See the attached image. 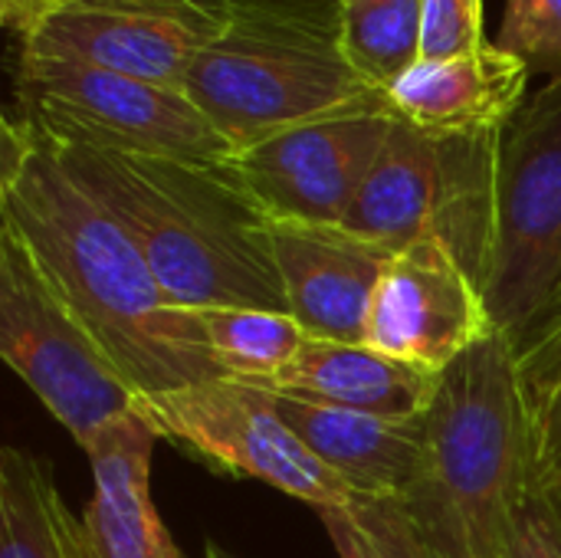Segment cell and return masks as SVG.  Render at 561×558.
I'll use <instances>...</instances> for the list:
<instances>
[{
	"mask_svg": "<svg viewBox=\"0 0 561 558\" xmlns=\"http://www.w3.org/2000/svg\"><path fill=\"white\" fill-rule=\"evenodd\" d=\"M0 227L26 247L138 398L227 378L197 309L168 303L125 227L66 171L46 135L23 115L3 122Z\"/></svg>",
	"mask_w": 561,
	"mask_h": 558,
	"instance_id": "1",
	"label": "cell"
},
{
	"mask_svg": "<svg viewBox=\"0 0 561 558\" xmlns=\"http://www.w3.org/2000/svg\"><path fill=\"white\" fill-rule=\"evenodd\" d=\"M66 171L125 227L178 309L289 312L273 220L233 164L122 155L46 135Z\"/></svg>",
	"mask_w": 561,
	"mask_h": 558,
	"instance_id": "2",
	"label": "cell"
},
{
	"mask_svg": "<svg viewBox=\"0 0 561 558\" xmlns=\"http://www.w3.org/2000/svg\"><path fill=\"white\" fill-rule=\"evenodd\" d=\"M437 234L473 273L496 335L519 349L561 312V79L490 138L450 141Z\"/></svg>",
	"mask_w": 561,
	"mask_h": 558,
	"instance_id": "3",
	"label": "cell"
},
{
	"mask_svg": "<svg viewBox=\"0 0 561 558\" xmlns=\"http://www.w3.org/2000/svg\"><path fill=\"white\" fill-rule=\"evenodd\" d=\"M533 457L519 411L513 349L473 345L444 372L427 411L424 457L401 497L421 558H510Z\"/></svg>",
	"mask_w": 561,
	"mask_h": 558,
	"instance_id": "4",
	"label": "cell"
},
{
	"mask_svg": "<svg viewBox=\"0 0 561 558\" xmlns=\"http://www.w3.org/2000/svg\"><path fill=\"white\" fill-rule=\"evenodd\" d=\"M184 92L237 151L388 95L348 59L342 0H230Z\"/></svg>",
	"mask_w": 561,
	"mask_h": 558,
	"instance_id": "5",
	"label": "cell"
},
{
	"mask_svg": "<svg viewBox=\"0 0 561 558\" xmlns=\"http://www.w3.org/2000/svg\"><path fill=\"white\" fill-rule=\"evenodd\" d=\"M16 105L56 141L207 164H227L237 155L184 89L82 62L20 56Z\"/></svg>",
	"mask_w": 561,
	"mask_h": 558,
	"instance_id": "6",
	"label": "cell"
},
{
	"mask_svg": "<svg viewBox=\"0 0 561 558\" xmlns=\"http://www.w3.org/2000/svg\"><path fill=\"white\" fill-rule=\"evenodd\" d=\"M0 355L82 451L108 424L138 414V391L3 227Z\"/></svg>",
	"mask_w": 561,
	"mask_h": 558,
	"instance_id": "7",
	"label": "cell"
},
{
	"mask_svg": "<svg viewBox=\"0 0 561 558\" xmlns=\"http://www.w3.org/2000/svg\"><path fill=\"white\" fill-rule=\"evenodd\" d=\"M138 408L158 437L184 444L217 470L253 477L312 510L355 500V490L289 431L273 395L250 382L207 378L141 398Z\"/></svg>",
	"mask_w": 561,
	"mask_h": 558,
	"instance_id": "8",
	"label": "cell"
},
{
	"mask_svg": "<svg viewBox=\"0 0 561 558\" xmlns=\"http://www.w3.org/2000/svg\"><path fill=\"white\" fill-rule=\"evenodd\" d=\"M227 13L230 0H66L20 36V56L184 89L194 56L224 30Z\"/></svg>",
	"mask_w": 561,
	"mask_h": 558,
	"instance_id": "9",
	"label": "cell"
},
{
	"mask_svg": "<svg viewBox=\"0 0 561 558\" xmlns=\"http://www.w3.org/2000/svg\"><path fill=\"white\" fill-rule=\"evenodd\" d=\"M398 115L381 102L302 122L233 155V171L270 220L342 224Z\"/></svg>",
	"mask_w": 561,
	"mask_h": 558,
	"instance_id": "10",
	"label": "cell"
},
{
	"mask_svg": "<svg viewBox=\"0 0 561 558\" xmlns=\"http://www.w3.org/2000/svg\"><path fill=\"white\" fill-rule=\"evenodd\" d=\"M493 332L473 273L457 250L431 230L388 260L368 312L365 345L401 362L447 372Z\"/></svg>",
	"mask_w": 561,
	"mask_h": 558,
	"instance_id": "11",
	"label": "cell"
},
{
	"mask_svg": "<svg viewBox=\"0 0 561 558\" xmlns=\"http://www.w3.org/2000/svg\"><path fill=\"white\" fill-rule=\"evenodd\" d=\"M273 253L289 316L306 335L362 345L381 273L394 250L339 224L273 220Z\"/></svg>",
	"mask_w": 561,
	"mask_h": 558,
	"instance_id": "12",
	"label": "cell"
},
{
	"mask_svg": "<svg viewBox=\"0 0 561 558\" xmlns=\"http://www.w3.org/2000/svg\"><path fill=\"white\" fill-rule=\"evenodd\" d=\"M529 66L496 43L450 59H417L391 82L398 118L440 141H480L500 135L526 105Z\"/></svg>",
	"mask_w": 561,
	"mask_h": 558,
	"instance_id": "13",
	"label": "cell"
},
{
	"mask_svg": "<svg viewBox=\"0 0 561 558\" xmlns=\"http://www.w3.org/2000/svg\"><path fill=\"white\" fill-rule=\"evenodd\" d=\"M154 444L158 431L138 408L85 447L92 467V497L82 513L85 558H184L151 500Z\"/></svg>",
	"mask_w": 561,
	"mask_h": 558,
	"instance_id": "14",
	"label": "cell"
},
{
	"mask_svg": "<svg viewBox=\"0 0 561 558\" xmlns=\"http://www.w3.org/2000/svg\"><path fill=\"white\" fill-rule=\"evenodd\" d=\"M270 395L289 431L355 493L404 497L411 490L424 457L427 414L378 418L302 401L293 395Z\"/></svg>",
	"mask_w": 561,
	"mask_h": 558,
	"instance_id": "15",
	"label": "cell"
},
{
	"mask_svg": "<svg viewBox=\"0 0 561 558\" xmlns=\"http://www.w3.org/2000/svg\"><path fill=\"white\" fill-rule=\"evenodd\" d=\"M450 178V141L431 138L398 118L339 227L398 253L440 227Z\"/></svg>",
	"mask_w": 561,
	"mask_h": 558,
	"instance_id": "16",
	"label": "cell"
},
{
	"mask_svg": "<svg viewBox=\"0 0 561 558\" xmlns=\"http://www.w3.org/2000/svg\"><path fill=\"white\" fill-rule=\"evenodd\" d=\"M440 385L444 372L391 358L365 342L309 339L286 372L256 388L378 418H424Z\"/></svg>",
	"mask_w": 561,
	"mask_h": 558,
	"instance_id": "17",
	"label": "cell"
},
{
	"mask_svg": "<svg viewBox=\"0 0 561 558\" xmlns=\"http://www.w3.org/2000/svg\"><path fill=\"white\" fill-rule=\"evenodd\" d=\"M0 558H85L82 520L49 464L16 447L0 454Z\"/></svg>",
	"mask_w": 561,
	"mask_h": 558,
	"instance_id": "18",
	"label": "cell"
},
{
	"mask_svg": "<svg viewBox=\"0 0 561 558\" xmlns=\"http://www.w3.org/2000/svg\"><path fill=\"white\" fill-rule=\"evenodd\" d=\"M536 483L561 506V312L513 349Z\"/></svg>",
	"mask_w": 561,
	"mask_h": 558,
	"instance_id": "19",
	"label": "cell"
},
{
	"mask_svg": "<svg viewBox=\"0 0 561 558\" xmlns=\"http://www.w3.org/2000/svg\"><path fill=\"white\" fill-rule=\"evenodd\" d=\"M207 345L227 378L263 385L286 372L309 342L306 329L276 309L253 306H214L197 309Z\"/></svg>",
	"mask_w": 561,
	"mask_h": 558,
	"instance_id": "20",
	"label": "cell"
},
{
	"mask_svg": "<svg viewBox=\"0 0 561 558\" xmlns=\"http://www.w3.org/2000/svg\"><path fill=\"white\" fill-rule=\"evenodd\" d=\"M424 0H342L345 49L378 89H391L421 59Z\"/></svg>",
	"mask_w": 561,
	"mask_h": 558,
	"instance_id": "21",
	"label": "cell"
},
{
	"mask_svg": "<svg viewBox=\"0 0 561 558\" xmlns=\"http://www.w3.org/2000/svg\"><path fill=\"white\" fill-rule=\"evenodd\" d=\"M342 558H421L401 497H362L316 510Z\"/></svg>",
	"mask_w": 561,
	"mask_h": 558,
	"instance_id": "22",
	"label": "cell"
},
{
	"mask_svg": "<svg viewBox=\"0 0 561 558\" xmlns=\"http://www.w3.org/2000/svg\"><path fill=\"white\" fill-rule=\"evenodd\" d=\"M496 46L529 72L561 79V0H506Z\"/></svg>",
	"mask_w": 561,
	"mask_h": 558,
	"instance_id": "23",
	"label": "cell"
},
{
	"mask_svg": "<svg viewBox=\"0 0 561 558\" xmlns=\"http://www.w3.org/2000/svg\"><path fill=\"white\" fill-rule=\"evenodd\" d=\"M486 46L483 0H424L421 59H450Z\"/></svg>",
	"mask_w": 561,
	"mask_h": 558,
	"instance_id": "24",
	"label": "cell"
},
{
	"mask_svg": "<svg viewBox=\"0 0 561 558\" xmlns=\"http://www.w3.org/2000/svg\"><path fill=\"white\" fill-rule=\"evenodd\" d=\"M510 558H561V506L536 483V474L516 510Z\"/></svg>",
	"mask_w": 561,
	"mask_h": 558,
	"instance_id": "25",
	"label": "cell"
},
{
	"mask_svg": "<svg viewBox=\"0 0 561 558\" xmlns=\"http://www.w3.org/2000/svg\"><path fill=\"white\" fill-rule=\"evenodd\" d=\"M59 3H66V0H0V16L7 23V30L23 36L46 10H53Z\"/></svg>",
	"mask_w": 561,
	"mask_h": 558,
	"instance_id": "26",
	"label": "cell"
},
{
	"mask_svg": "<svg viewBox=\"0 0 561 558\" xmlns=\"http://www.w3.org/2000/svg\"><path fill=\"white\" fill-rule=\"evenodd\" d=\"M204 558H240V556H233V553H230V549H224L220 543L207 539V543H204Z\"/></svg>",
	"mask_w": 561,
	"mask_h": 558,
	"instance_id": "27",
	"label": "cell"
}]
</instances>
